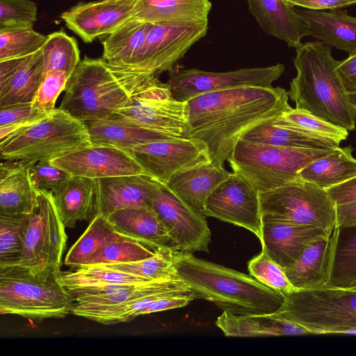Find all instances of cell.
Returning <instances> with one entry per match:
<instances>
[{
	"label": "cell",
	"mask_w": 356,
	"mask_h": 356,
	"mask_svg": "<svg viewBox=\"0 0 356 356\" xmlns=\"http://www.w3.org/2000/svg\"><path fill=\"white\" fill-rule=\"evenodd\" d=\"M291 4L306 9L324 10L356 4V0H294Z\"/></svg>",
	"instance_id": "cell-52"
},
{
	"label": "cell",
	"mask_w": 356,
	"mask_h": 356,
	"mask_svg": "<svg viewBox=\"0 0 356 356\" xmlns=\"http://www.w3.org/2000/svg\"><path fill=\"white\" fill-rule=\"evenodd\" d=\"M278 127L289 129L312 138L327 141L337 147L346 140L348 131L300 108L283 112L273 119Z\"/></svg>",
	"instance_id": "cell-36"
},
{
	"label": "cell",
	"mask_w": 356,
	"mask_h": 356,
	"mask_svg": "<svg viewBox=\"0 0 356 356\" xmlns=\"http://www.w3.org/2000/svg\"><path fill=\"white\" fill-rule=\"evenodd\" d=\"M216 325L226 337H255L310 334L304 327L275 314L239 315L222 312L217 318Z\"/></svg>",
	"instance_id": "cell-31"
},
{
	"label": "cell",
	"mask_w": 356,
	"mask_h": 356,
	"mask_svg": "<svg viewBox=\"0 0 356 356\" xmlns=\"http://www.w3.org/2000/svg\"><path fill=\"white\" fill-rule=\"evenodd\" d=\"M126 151L146 176L163 186L178 171L209 159L206 145L191 138L154 141Z\"/></svg>",
	"instance_id": "cell-15"
},
{
	"label": "cell",
	"mask_w": 356,
	"mask_h": 356,
	"mask_svg": "<svg viewBox=\"0 0 356 356\" xmlns=\"http://www.w3.org/2000/svg\"><path fill=\"white\" fill-rule=\"evenodd\" d=\"M42 49L23 57L0 61V107L32 103L42 83Z\"/></svg>",
	"instance_id": "cell-21"
},
{
	"label": "cell",
	"mask_w": 356,
	"mask_h": 356,
	"mask_svg": "<svg viewBox=\"0 0 356 356\" xmlns=\"http://www.w3.org/2000/svg\"><path fill=\"white\" fill-rule=\"evenodd\" d=\"M49 113L35 108L33 103L0 107V141L42 120Z\"/></svg>",
	"instance_id": "cell-46"
},
{
	"label": "cell",
	"mask_w": 356,
	"mask_h": 356,
	"mask_svg": "<svg viewBox=\"0 0 356 356\" xmlns=\"http://www.w3.org/2000/svg\"><path fill=\"white\" fill-rule=\"evenodd\" d=\"M123 237L127 236L118 232L106 217L95 215L86 230L70 248L65 264L78 268L101 248Z\"/></svg>",
	"instance_id": "cell-37"
},
{
	"label": "cell",
	"mask_w": 356,
	"mask_h": 356,
	"mask_svg": "<svg viewBox=\"0 0 356 356\" xmlns=\"http://www.w3.org/2000/svg\"><path fill=\"white\" fill-rule=\"evenodd\" d=\"M86 124L92 145H111L124 150L154 141L181 138L145 127L116 113Z\"/></svg>",
	"instance_id": "cell-30"
},
{
	"label": "cell",
	"mask_w": 356,
	"mask_h": 356,
	"mask_svg": "<svg viewBox=\"0 0 356 356\" xmlns=\"http://www.w3.org/2000/svg\"><path fill=\"white\" fill-rule=\"evenodd\" d=\"M69 291L75 296L74 305L85 307H104L120 305L159 292H191L188 286L179 277L152 280L138 284L83 287Z\"/></svg>",
	"instance_id": "cell-24"
},
{
	"label": "cell",
	"mask_w": 356,
	"mask_h": 356,
	"mask_svg": "<svg viewBox=\"0 0 356 356\" xmlns=\"http://www.w3.org/2000/svg\"><path fill=\"white\" fill-rule=\"evenodd\" d=\"M30 177L38 191L53 194L61 189L72 177L65 170L55 165L50 161H39L29 168Z\"/></svg>",
	"instance_id": "cell-48"
},
{
	"label": "cell",
	"mask_w": 356,
	"mask_h": 356,
	"mask_svg": "<svg viewBox=\"0 0 356 356\" xmlns=\"http://www.w3.org/2000/svg\"><path fill=\"white\" fill-rule=\"evenodd\" d=\"M120 234L153 249L177 251V247L164 225L151 207L121 209L107 217Z\"/></svg>",
	"instance_id": "cell-26"
},
{
	"label": "cell",
	"mask_w": 356,
	"mask_h": 356,
	"mask_svg": "<svg viewBox=\"0 0 356 356\" xmlns=\"http://www.w3.org/2000/svg\"><path fill=\"white\" fill-rule=\"evenodd\" d=\"M349 99L351 106H353L355 112L356 113V92L348 93Z\"/></svg>",
	"instance_id": "cell-54"
},
{
	"label": "cell",
	"mask_w": 356,
	"mask_h": 356,
	"mask_svg": "<svg viewBox=\"0 0 356 356\" xmlns=\"http://www.w3.org/2000/svg\"><path fill=\"white\" fill-rule=\"evenodd\" d=\"M338 71L347 92H356V54L339 61Z\"/></svg>",
	"instance_id": "cell-51"
},
{
	"label": "cell",
	"mask_w": 356,
	"mask_h": 356,
	"mask_svg": "<svg viewBox=\"0 0 356 356\" xmlns=\"http://www.w3.org/2000/svg\"><path fill=\"white\" fill-rule=\"evenodd\" d=\"M156 250L136 240L123 237L101 248L82 266L138 261L153 256Z\"/></svg>",
	"instance_id": "cell-42"
},
{
	"label": "cell",
	"mask_w": 356,
	"mask_h": 356,
	"mask_svg": "<svg viewBox=\"0 0 356 356\" xmlns=\"http://www.w3.org/2000/svg\"><path fill=\"white\" fill-rule=\"evenodd\" d=\"M162 186L143 175L96 179L95 216L107 217L121 209L150 207L154 193Z\"/></svg>",
	"instance_id": "cell-19"
},
{
	"label": "cell",
	"mask_w": 356,
	"mask_h": 356,
	"mask_svg": "<svg viewBox=\"0 0 356 356\" xmlns=\"http://www.w3.org/2000/svg\"><path fill=\"white\" fill-rule=\"evenodd\" d=\"M150 26L131 17L103 40L102 58L122 87L137 63Z\"/></svg>",
	"instance_id": "cell-22"
},
{
	"label": "cell",
	"mask_w": 356,
	"mask_h": 356,
	"mask_svg": "<svg viewBox=\"0 0 356 356\" xmlns=\"http://www.w3.org/2000/svg\"><path fill=\"white\" fill-rule=\"evenodd\" d=\"M91 145L86 124L58 108L0 141V154L2 160L37 163Z\"/></svg>",
	"instance_id": "cell-4"
},
{
	"label": "cell",
	"mask_w": 356,
	"mask_h": 356,
	"mask_svg": "<svg viewBox=\"0 0 356 356\" xmlns=\"http://www.w3.org/2000/svg\"><path fill=\"white\" fill-rule=\"evenodd\" d=\"M334 149L284 147L240 139L227 161L234 172L264 192L299 179L302 168Z\"/></svg>",
	"instance_id": "cell-5"
},
{
	"label": "cell",
	"mask_w": 356,
	"mask_h": 356,
	"mask_svg": "<svg viewBox=\"0 0 356 356\" xmlns=\"http://www.w3.org/2000/svg\"><path fill=\"white\" fill-rule=\"evenodd\" d=\"M230 174L222 165L208 159L175 173L165 186L195 212L205 218L207 198Z\"/></svg>",
	"instance_id": "cell-23"
},
{
	"label": "cell",
	"mask_w": 356,
	"mask_h": 356,
	"mask_svg": "<svg viewBox=\"0 0 356 356\" xmlns=\"http://www.w3.org/2000/svg\"><path fill=\"white\" fill-rule=\"evenodd\" d=\"M307 35L353 55L356 54V17L346 10L296 8Z\"/></svg>",
	"instance_id": "cell-25"
},
{
	"label": "cell",
	"mask_w": 356,
	"mask_h": 356,
	"mask_svg": "<svg viewBox=\"0 0 356 356\" xmlns=\"http://www.w3.org/2000/svg\"><path fill=\"white\" fill-rule=\"evenodd\" d=\"M326 191L336 206L356 201V176Z\"/></svg>",
	"instance_id": "cell-50"
},
{
	"label": "cell",
	"mask_w": 356,
	"mask_h": 356,
	"mask_svg": "<svg viewBox=\"0 0 356 356\" xmlns=\"http://www.w3.org/2000/svg\"><path fill=\"white\" fill-rule=\"evenodd\" d=\"M285 69L283 64L213 72L198 69L172 70L167 81L173 97L181 102L202 94L244 86L270 88Z\"/></svg>",
	"instance_id": "cell-12"
},
{
	"label": "cell",
	"mask_w": 356,
	"mask_h": 356,
	"mask_svg": "<svg viewBox=\"0 0 356 356\" xmlns=\"http://www.w3.org/2000/svg\"><path fill=\"white\" fill-rule=\"evenodd\" d=\"M248 9L266 34L297 48L307 36L304 22L296 8L285 0H247Z\"/></svg>",
	"instance_id": "cell-29"
},
{
	"label": "cell",
	"mask_w": 356,
	"mask_h": 356,
	"mask_svg": "<svg viewBox=\"0 0 356 356\" xmlns=\"http://www.w3.org/2000/svg\"><path fill=\"white\" fill-rule=\"evenodd\" d=\"M67 73L54 71L43 75L42 83L32 102L33 106L46 113L55 109L56 99L65 90L69 79Z\"/></svg>",
	"instance_id": "cell-49"
},
{
	"label": "cell",
	"mask_w": 356,
	"mask_h": 356,
	"mask_svg": "<svg viewBox=\"0 0 356 356\" xmlns=\"http://www.w3.org/2000/svg\"><path fill=\"white\" fill-rule=\"evenodd\" d=\"M274 118L266 120L252 127L243 136L241 139L284 147L314 149L338 147L327 141L276 126L273 123Z\"/></svg>",
	"instance_id": "cell-38"
},
{
	"label": "cell",
	"mask_w": 356,
	"mask_h": 356,
	"mask_svg": "<svg viewBox=\"0 0 356 356\" xmlns=\"http://www.w3.org/2000/svg\"><path fill=\"white\" fill-rule=\"evenodd\" d=\"M138 0L79 3L61 15L65 25L85 42L105 37L131 19Z\"/></svg>",
	"instance_id": "cell-18"
},
{
	"label": "cell",
	"mask_w": 356,
	"mask_h": 356,
	"mask_svg": "<svg viewBox=\"0 0 356 356\" xmlns=\"http://www.w3.org/2000/svg\"><path fill=\"white\" fill-rule=\"evenodd\" d=\"M65 228L54 194L40 191L38 205L30 215L19 260L15 266L40 280L58 275L67 238Z\"/></svg>",
	"instance_id": "cell-10"
},
{
	"label": "cell",
	"mask_w": 356,
	"mask_h": 356,
	"mask_svg": "<svg viewBox=\"0 0 356 356\" xmlns=\"http://www.w3.org/2000/svg\"><path fill=\"white\" fill-rule=\"evenodd\" d=\"M172 250L159 248L147 259L129 263L112 264L106 266L142 277L147 280L178 277L176 274Z\"/></svg>",
	"instance_id": "cell-43"
},
{
	"label": "cell",
	"mask_w": 356,
	"mask_h": 356,
	"mask_svg": "<svg viewBox=\"0 0 356 356\" xmlns=\"http://www.w3.org/2000/svg\"><path fill=\"white\" fill-rule=\"evenodd\" d=\"M208 22L151 23L137 63L123 86L129 97L160 82L161 73L174 70L188 49L205 36Z\"/></svg>",
	"instance_id": "cell-6"
},
{
	"label": "cell",
	"mask_w": 356,
	"mask_h": 356,
	"mask_svg": "<svg viewBox=\"0 0 356 356\" xmlns=\"http://www.w3.org/2000/svg\"><path fill=\"white\" fill-rule=\"evenodd\" d=\"M58 279L68 291L83 287L152 281L106 265L86 266L75 268L73 271H60Z\"/></svg>",
	"instance_id": "cell-39"
},
{
	"label": "cell",
	"mask_w": 356,
	"mask_h": 356,
	"mask_svg": "<svg viewBox=\"0 0 356 356\" xmlns=\"http://www.w3.org/2000/svg\"><path fill=\"white\" fill-rule=\"evenodd\" d=\"M296 49L293 64L297 74L288 92L296 108L348 131L354 130L356 113L338 71L339 61L332 56L331 48L317 40Z\"/></svg>",
	"instance_id": "cell-3"
},
{
	"label": "cell",
	"mask_w": 356,
	"mask_h": 356,
	"mask_svg": "<svg viewBox=\"0 0 356 356\" xmlns=\"http://www.w3.org/2000/svg\"><path fill=\"white\" fill-rule=\"evenodd\" d=\"M51 162L72 176L94 179L120 175H145L127 151L106 145H92Z\"/></svg>",
	"instance_id": "cell-17"
},
{
	"label": "cell",
	"mask_w": 356,
	"mask_h": 356,
	"mask_svg": "<svg viewBox=\"0 0 356 356\" xmlns=\"http://www.w3.org/2000/svg\"><path fill=\"white\" fill-rule=\"evenodd\" d=\"M337 226L356 225V201L337 205Z\"/></svg>",
	"instance_id": "cell-53"
},
{
	"label": "cell",
	"mask_w": 356,
	"mask_h": 356,
	"mask_svg": "<svg viewBox=\"0 0 356 356\" xmlns=\"http://www.w3.org/2000/svg\"><path fill=\"white\" fill-rule=\"evenodd\" d=\"M54 198L65 227L74 228L78 221L95 216V179L72 176Z\"/></svg>",
	"instance_id": "cell-33"
},
{
	"label": "cell",
	"mask_w": 356,
	"mask_h": 356,
	"mask_svg": "<svg viewBox=\"0 0 356 356\" xmlns=\"http://www.w3.org/2000/svg\"><path fill=\"white\" fill-rule=\"evenodd\" d=\"M280 87L244 86L207 92L187 101L189 138L203 142L209 159L223 166L252 127L292 107Z\"/></svg>",
	"instance_id": "cell-1"
},
{
	"label": "cell",
	"mask_w": 356,
	"mask_h": 356,
	"mask_svg": "<svg viewBox=\"0 0 356 356\" xmlns=\"http://www.w3.org/2000/svg\"><path fill=\"white\" fill-rule=\"evenodd\" d=\"M209 0H138L132 17L149 23L207 22Z\"/></svg>",
	"instance_id": "cell-32"
},
{
	"label": "cell",
	"mask_w": 356,
	"mask_h": 356,
	"mask_svg": "<svg viewBox=\"0 0 356 356\" xmlns=\"http://www.w3.org/2000/svg\"><path fill=\"white\" fill-rule=\"evenodd\" d=\"M150 207L179 251L209 252L211 231L205 218L191 209L165 186L154 193Z\"/></svg>",
	"instance_id": "cell-16"
},
{
	"label": "cell",
	"mask_w": 356,
	"mask_h": 356,
	"mask_svg": "<svg viewBox=\"0 0 356 356\" xmlns=\"http://www.w3.org/2000/svg\"><path fill=\"white\" fill-rule=\"evenodd\" d=\"M30 215L0 213V268L19 260Z\"/></svg>",
	"instance_id": "cell-41"
},
{
	"label": "cell",
	"mask_w": 356,
	"mask_h": 356,
	"mask_svg": "<svg viewBox=\"0 0 356 356\" xmlns=\"http://www.w3.org/2000/svg\"><path fill=\"white\" fill-rule=\"evenodd\" d=\"M3 161L0 168V213L31 214L40 195L29 172V168L35 163Z\"/></svg>",
	"instance_id": "cell-27"
},
{
	"label": "cell",
	"mask_w": 356,
	"mask_h": 356,
	"mask_svg": "<svg viewBox=\"0 0 356 356\" xmlns=\"http://www.w3.org/2000/svg\"><path fill=\"white\" fill-rule=\"evenodd\" d=\"M75 302L58 279L35 278L16 266L0 268V313L15 314L35 321L61 318L71 313Z\"/></svg>",
	"instance_id": "cell-9"
},
{
	"label": "cell",
	"mask_w": 356,
	"mask_h": 356,
	"mask_svg": "<svg viewBox=\"0 0 356 356\" xmlns=\"http://www.w3.org/2000/svg\"><path fill=\"white\" fill-rule=\"evenodd\" d=\"M334 231L331 234L310 242L295 261L284 268L296 290L313 289L326 286L329 281Z\"/></svg>",
	"instance_id": "cell-28"
},
{
	"label": "cell",
	"mask_w": 356,
	"mask_h": 356,
	"mask_svg": "<svg viewBox=\"0 0 356 356\" xmlns=\"http://www.w3.org/2000/svg\"><path fill=\"white\" fill-rule=\"evenodd\" d=\"M356 289V287H355Z\"/></svg>",
	"instance_id": "cell-56"
},
{
	"label": "cell",
	"mask_w": 356,
	"mask_h": 356,
	"mask_svg": "<svg viewBox=\"0 0 356 356\" xmlns=\"http://www.w3.org/2000/svg\"><path fill=\"white\" fill-rule=\"evenodd\" d=\"M116 114L145 127L181 138H189L187 102L175 99L161 81L138 97H131Z\"/></svg>",
	"instance_id": "cell-13"
},
{
	"label": "cell",
	"mask_w": 356,
	"mask_h": 356,
	"mask_svg": "<svg viewBox=\"0 0 356 356\" xmlns=\"http://www.w3.org/2000/svg\"><path fill=\"white\" fill-rule=\"evenodd\" d=\"M42 51L43 75L62 71L70 76L81 61L76 40L62 31L47 35Z\"/></svg>",
	"instance_id": "cell-40"
},
{
	"label": "cell",
	"mask_w": 356,
	"mask_h": 356,
	"mask_svg": "<svg viewBox=\"0 0 356 356\" xmlns=\"http://www.w3.org/2000/svg\"><path fill=\"white\" fill-rule=\"evenodd\" d=\"M350 145L338 147L302 168L298 177L324 189L346 181L356 176V159Z\"/></svg>",
	"instance_id": "cell-34"
},
{
	"label": "cell",
	"mask_w": 356,
	"mask_h": 356,
	"mask_svg": "<svg viewBox=\"0 0 356 356\" xmlns=\"http://www.w3.org/2000/svg\"><path fill=\"white\" fill-rule=\"evenodd\" d=\"M331 234L314 226L263 218L260 241L270 258L284 268L295 261L310 242Z\"/></svg>",
	"instance_id": "cell-20"
},
{
	"label": "cell",
	"mask_w": 356,
	"mask_h": 356,
	"mask_svg": "<svg viewBox=\"0 0 356 356\" xmlns=\"http://www.w3.org/2000/svg\"><path fill=\"white\" fill-rule=\"evenodd\" d=\"M46 39L33 28L0 31V61L31 55L42 49Z\"/></svg>",
	"instance_id": "cell-44"
},
{
	"label": "cell",
	"mask_w": 356,
	"mask_h": 356,
	"mask_svg": "<svg viewBox=\"0 0 356 356\" xmlns=\"http://www.w3.org/2000/svg\"><path fill=\"white\" fill-rule=\"evenodd\" d=\"M177 276L194 298L210 301L223 312L239 315L274 314L284 302L280 292L253 277L194 257L191 252L172 254Z\"/></svg>",
	"instance_id": "cell-2"
},
{
	"label": "cell",
	"mask_w": 356,
	"mask_h": 356,
	"mask_svg": "<svg viewBox=\"0 0 356 356\" xmlns=\"http://www.w3.org/2000/svg\"><path fill=\"white\" fill-rule=\"evenodd\" d=\"M324 287H356V225L335 227L330 278Z\"/></svg>",
	"instance_id": "cell-35"
},
{
	"label": "cell",
	"mask_w": 356,
	"mask_h": 356,
	"mask_svg": "<svg viewBox=\"0 0 356 356\" xmlns=\"http://www.w3.org/2000/svg\"><path fill=\"white\" fill-rule=\"evenodd\" d=\"M37 5L30 0H0V31L33 28Z\"/></svg>",
	"instance_id": "cell-47"
},
{
	"label": "cell",
	"mask_w": 356,
	"mask_h": 356,
	"mask_svg": "<svg viewBox=\"0 0 356 356\" xmlns=\"http://www.w3.org/2000/svg\"><path fill=\"white\" fill-rule=\"evenodd\" d=\"M59 108L86 123L108 118L124 108L129 95L101 58L80 61L69 77Z\"/></svg>",
	"instance_id": "cell-8"
},
{
	"label": "cell",
	"mask_w": 356,
	"mask_h": 356,
	"mask_svg": "<svg viewBox=\"0 0 356 356\" xmlns=\"http://www.w3.org/2000/svg\"><path fill=\"white\" fill-rule=\"evenodd\" d=\"M285 1H286L287 2H289V3H291V2H292L293 1H294V0H285Z\"/></svg>",
	"instance_id": "cell-55"
},
{
	"label": "cell",
	"mask_w": 356,
	"mask_h": 356,
	"mask_svg": "<svg viewBox=\"0 0 356 356\" xmlns=\"http://www.w3.org/2000/svg\"><path fill=\"white\" fill-rule=\"evenodd\" d=\"M277 316L310 334H356V289L321 287L284 295Z\"/></svg>",
	"instance_id": "cell-7"
},
{
	"label": "cell",
	"mask_w": 356,
	"mask_h": 356,
	"mask_svg": "<svg viewBox=\"0 0 356 356\" xmlns=\"http://www.w3.org/2000/svg\"><path fill=\"white\" fill-rule=\"evenodd\" d=\"M205 213L248 229L261 239L259 191L234 172L209 196Z\"/></svg>",
	"instance_id": "cell-14"
},
{
	"label": "cell",
	"mask_w": 356,
	"mask_h": 356,
	"mask_svg": "<svg viewBox=\"0 0 356 356\" xmlns=\"http://www.w3.org/2000/svg\"><path fill=\"white\" fill-rule=\"evenodd\" d=\"M261 218L309 225L332 232L337 226L336 204L326 189L298 179L259 192Z\"/></svg>",
	"instance_id": "cell-11"
},
{
	"label": "cell",
	"mask_w": 356,
	"mask_h": 356,
	"mask_svg": "<svg viewBox=\"0 0 356 356\" xmlns=\"http://www.w3.org/2000/svg\"><path fill=\"white\" fill-rule=\"evenodd\" d=\"M250 275L261 284L284 296L295 290L284 268L273 261L262 248L261 252L248 263Z\"/></svg>",
	"instance_id": "cell-45"
}]
</instances>
